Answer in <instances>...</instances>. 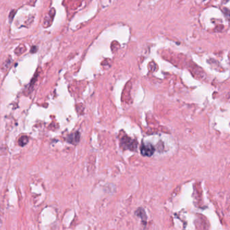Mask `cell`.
<instances>
[{
	"label": "cell",
	"instance_id": "obj_1",
	"mask_svg": "<svg viewBox=\"0 0 230 230\" xmlns=\"http://www.w3.org/2000/svg\"><path fill=\"white\" fill-rule=\"evenodd\" d=\"M120 145L124 149H130L132 150V151H134L137 148V143L135 140L132 139L128 137L127 136H125L122 138Z\"/></svg>",
	"mask_w": 230,
	"mask_h": 230
},
{
	"label": "cell",
	"instance_id": "obj_2",
	"mask_svg": "<svg viewBox=\"0 0 230 230\" xmlns=\"http://www.w3.org/2000/svg\"><path fill=\"white\" fill-rule=\"evenodd\" d=\"M141 153L142 155L145 157H150L155 152V147L150 143H143L141 146Z\"/></svg>",
	"mask_w": 230,
	"mask_h": 230
},
{
	"label": "cell",
	"instance_id": "obj_3",
	"mask_svg": "<svg viewBox=\"0 0 230 230\" xmlns=\"http://www.w3.org/2000/svg\"><path fill=\"white\" fill-rule=\"evenodd\" d=\"M79 139H80V133L79 132L71 134L67 137V141L72 144H77L79 141Z\"/></svg>",
	"mask_w": 230,
	"mask_h": 230
},
{
	"label": "cell",
	"instance_id": "obj_4",
	"mask_svg": "<svg viewBox=\"0 0 230 230\" xmlns=\"http://www.w3.org/2000/svg\"><path fill=\"white\" fill-rule=\"evenodd\" d=\"M28 137L23 136L22 137H20V139H19V144L21 146H24L28 143Z\"/></svg>",
	"mask_w": 230,
	"mask_h": 230
},
{
	"label": "cell",
	"instance_id": "obj_5",
	"mask_svg": "<svg viewBox=\"0 0 230 230\" xmlns=\"http://www.w3.org/2000/svg\"><path fill=\"white\" fill-rule=\"evenodd\" d=\"M223 12H224V14H225V16L229 20H230V10H228V9H224Z\"/></svg>",
	"mask_w": 230,
	"mask_h": 230
}]
</instances>
